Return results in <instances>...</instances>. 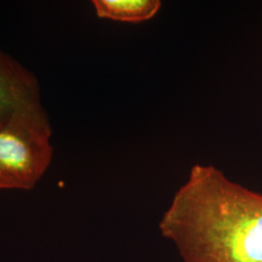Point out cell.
Masks as SVG:
<instances>
[{
  "label": "cell",
  "mask_w": 262,
  "mask_h": 262,
  "mask_svg": "<svg viewBox=\"0 0 262 262\" xmlns=\"http://www.w3.org/2000/svg\"><path fill=\"white\" fill-rule=\"evenodd\" d=\"M42 106L37 78L0 49V131Z\"/></svg>",
  "instance_id": "obj_3"
},
{
  "label": "cell",
  "mask_w": 262,
  "mask_h": 262,
  "mask_svg": "<svg viewBox=\"0 0 262 262\" xmlns=\"http://www.w3.org/2000/svg\"><path fill=\"white\" fill-rule=\"evenodd\" d=\"M98 18L140 24L152 19L161 7L159 0H94Z\"/></svg>",
  "instance_id": "obj_4"
},
{
  "label": "cell",
  "mask_w": 262,
  "mask_h": 262,
  "mask_svg": "<svg viewBox=\"0 0 262 262\" xmlns=\"http://www.w3.org/2000/svg\"><path fill=\"white\" fill-rule=\"evenodd\" d=\"M159 230L185 262H262V194L195 164Z\"/></svg>",
  "instance_id": "obj_1"
},
{
  "label": "cell",
  "mask_w": 262,
  "mask_h": 262,
  "mask_svg": "<svg viewBox=\"0 0 262 262\" xmlns=\"http://www.w3.org/2000/svg\"><path fill=\"white\" fill-rule=\"evenodd\" d=\"M52 135L43 106L24 114L0 131V190L35 187L53 159Z\"/></svg>",
  "instance_id": "obj_2"
}]
</instances>
